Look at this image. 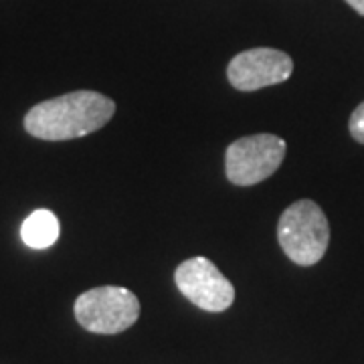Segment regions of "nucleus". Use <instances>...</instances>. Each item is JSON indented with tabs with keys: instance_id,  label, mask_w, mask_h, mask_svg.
<instances>
[{
	"instance_id": "4",
	"label": "nucleus",
	"mask_w": 364,
	"mask_h": 364,
	"mask_svg": "<svg viewBox=\"0 0 364 364\" xmlns=\"http://www.w3.org/2000/svg\"><path fill=\"white\" fill-rule=\"evenodd\" d=\"M287 146L279 136L255 134L235 140L225 154L227 178L237 186H251L269 178L282 166Z\"/></svg>"
},
{
	"instance_id": "1",
	"label": "nucleus",
	"mask_w": 364,
	"mask_h": 364,
	"mask_svg": "<svg viewBox=\"0 0 364 364\" xmlns=\"http://www.w3.org/2000/svg\"><path fill=\"white\" fill-rule=\"evenodd\" d=\"M114 114L116 104L104 93L71 91L31 107L25 116V130L39 140L65 142L104 128Z\"/></svg>"
},
{
	"instance_id": "7",
	"label": "nucleus",
	"mask_w": 364,
	"mask_h": 364,
	"mask_svg": "<svg viewBox=\"0 0 364 364\" xmlns=\"http://www.w3.org/2000/svg\"><path fill=\"white\" fill-rule=\"evenodd\" d=\"M61 227L59 219L55 217V213L47 208H39L35 213H31L21 227V237L25 241V245L31 249H47L55 245V241L59 239Z\"/></svg>"
},
{
	"instance_id": "5",
	"label": "nucleus",
	"mask_w": 364,
	"mask_h": 364,
	"mask_svg": "<svg viewBox=\"0 0 364 364\" xmlns=\"http://www.w3.org/2000/svg\"><path fill=\"white\" fill-rule=\"evenodd\" d=\"M174 282L184 298L207 312H225L235 301L233 284L207 257H193L181 263Z\"/></svg>"
},
{
	"instance_id": "2",
	"label": "nucleus",
	"mask_w": 364,
	"mask_h": 364,
	"mask_svg": "<svg viewBox=\"0 0 364 364\" xmlns=\"http://www.w3.org/2000/svg\"><path fill=\"white\" fill-rule=\"evenodd\" d=\"M277 241L294 263L304 267L318 263L324 257L330 241L324 210L308 198L294 203L279 217Z\"/></svg>"
},
{
	"instance_id": "8",
	"label": "nucleus",
	"mask_w": 364,
	"mask_h": 364,
	"mask_svg": "<svg viewBox=\"0 0 364 364\" xmlns=\"http://www.w3.org/2000/svg\"><path fill=\"white\" fill-rule=\"evenodd\" d=\"M348 128H350L352 138H354L356 142L364 144V102L352 112Z\"/></svg>"
},
{
	"instance_id": "6",
	"label": "nucleus",
	"mask_w": 364,
	"mask_h": 364,
	"mask_svg": "<svg viewBox=\"0 0 364 364\" xmlns=\"http://www.w3.org/2000/svg\"><path fill=\"white\" fill-rule=\"evenodd\" d=\"M291 71L294 61L287 53L259 47L235 55L227 67V77L235 90L257 91L284 83L291 77Z\"/></svg>"
},
{
	"instance_id": "9",
	"label": "nucleus",
	"mask_w": 364,
	"mask_h": 364,
	"mask_svg": "<svg viewBox=\"0 0 364 364\" xmlns=\"http://www.w3.org/2000/svg\"><path fill=\"white\" fill-rule=\"evenodd\" d=\"M358 14H364V0H346Z\"/></svg>"
},
{
	"instance_id": "3",
	"label": "nucleus",
	"mask_w": 364,
	"mask_h": 364,
	"mask_svg": "<svg viewBox=\"0 0 364 364\" xmlns=\"http://www.w3.org/2000/svg\"><path fill=\"white\" fill-rule=\"evenodd\" d=\"M77 322L93 334H119L140 318V301L128 287H93L75 299Z\"/></svg>"
}]
</instances>
